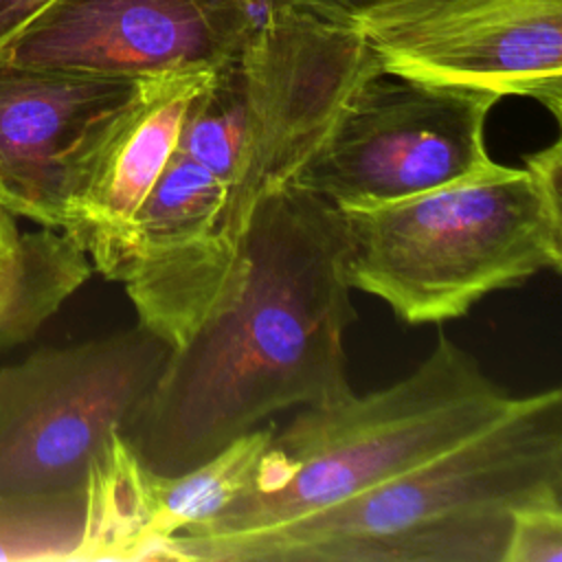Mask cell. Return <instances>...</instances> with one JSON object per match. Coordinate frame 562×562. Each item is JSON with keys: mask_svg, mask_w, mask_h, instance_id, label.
I'll list each match as a JSON object with an SVG mask.
<instances>
[{"mask_svg": "<svg viewBox=\"0 0 562 562\" xmlns=\"http://www.w3.org/2000/svg\"><path fill=\"white\" fill-rule=\"evenodd\" d=\"M562 143L397 202L340 211L353 290L406 325L461 318L483 296L562 268Z\"/></svg>", "mask_w": 562, "mask_h": 562, "instance_id": "4", "label": "cell"}, {"mask_svg": "<svg viewBox=\"0 0 562 562\" xmlns=\"http://www.w3.org/2000/svg\"><path fill=\"white\" fill-rule=\"evenodd\" d=\"M55 0H0V50Z\"/></svg>", "mask_w": 562, "mask_h": 562, "instance_id": "18", "label": "cell"}, {"mask_svg": "<svg viewBox=\"0 0 562 562\" xmlns=\"http://www.w3.org/2000/svg\"><path fill=\"white\" fill-rule=\"evenodd\" d=\"M86 494L0 496V562H75Z\"/></svg>", "mask_w": 562, "mask_h": 562, "instance_id": "15", "label": "cell"}, {"mask_svg": "<svg viewBox=\"0 0 562 562\" xmlns=\"http://www.w3.org/2000/svg\"><path fill=\"white\" fill-rule=\"evenodd\" d=\"M140 79L0 64V206L59 226L70 169Z\"/></svg>", "mask_w": 562, "mask_h": 562, "instance_id": "12", "label": "cell"}, {"mask_svg": "<svg viewBox=\"0 0 562 562\" xmlns=\"http://www.w3.org/2000/svg\"><path fill=\"white\" fill-rule=\"evenodd\" d=\"M92 272L88 255L64 231L20 233L0 252V356L29 342Z\"/></svg>", "mask_w": 562, "mask_h": 562, "instance_id": "14", "label": "cell"}, {"mask_svg": "<svg viewBox=\"0 0 562 562\" xmlns=\"http://www.w3.org/2000/svg\"><path fill=\"white\" fill-rule=\"evenodd\" d=\"M501 97L373 75L349 99L294 184L338 211L413 198L496 165L485 123Z\"/></svg>", "mask_w": 562, "mask_h": 562, "instance_id": "7", "label": "cell"}, {"mask_svg": "<svg viewBox=\"0 0 562 562\" xmlns=\"http://www.w3.org/2000/svg\"><path fill=\"white\" fill-rule=\"evenodd\" d=\"M169 345L143 325L0 364V496L86 494L145 404Z\"/></svg>", "mask_w": 562, "mask_h": 562, "instance_id": "6", "label": "cell"}, {"mask_svg": "<svg viewBox=\"0 0 562 562\" xmlns=\"http://www.w3.org/2000/svg\"><path fill=\"white\" fill-rule=\"evenodd\" d=\"M562 498V391L516 397L481 432L338 505L184 562H501L512 516Z\"/></svg>", "mask_w": 562, "mask_h": 562, "instance_id": "2", "label": "cell"}, {"mask_svg": "<svg viewBox=\"0 0 562 562\" xmlns=\"http://www.w3.org/2000/svg\"><path fill=\"white\" fill-rule=\"evenodd\" d=\"M233 294L167 360L123 439L145 468L180 474L292 406L351 391L356 321L340 211L288 182L252 211Z\"/></svg>", "mask_w": 562, "mask_h": 562, "instance_id": "1", "label": "cell"}, {"mask_svg": "<svg viewBox=\"0 0 562 562\" xmlns=\"http://www.w3.org/2000/svg\"><path fill=\"white\" fill-rule=\"evenodd\" d=\"M516 402L479 360L439 336L406 378L364 395L303 408L274 430L248 494L217 518L167 540V560L338 505L461 443Z\"/></svg>", "mask_w": 562, "mask_h": 562, "instance_id": "3", "label": "cell"}, {"mask_svg": "<svg viewBox=\"0 0 562 562\" xmlns=\"http://www.w3.org/2000/svg\"><path fill=\"white\" fill-rule=\"evenodd\" d=\"M257 0H55L0 64L147 79L213 70L257 20Z\"/></svg>", "mask_w": 562, "mask_h": 562, "instance_id": "9", "label": "cell"}, {"mask_svg": "<svg viewBox=\"0 0 562 562\" xmlns=\"http://www.w3.org/2000/svg\"><path fill=\"white\" fill-rule=\"evenodd\" d=\"M292 7H299L303 11H310L323 20L353 26L373 9L389 0H281Z\"/></svg>", "mask_w": 562, "mask_h": 562, "instance_id": "17", "label": "cell"}, {"mask_svg": "<svg viewBox=\"0 0 562 562\" xmlns=\"http://www.w3.org/2000/svg\"><path fill=\"white\" fill-rule=\"evenodd\" d=\"M501 562H562V498L514 512Z\"/></svg>", "mask_w": 562, "mask_h": 562, "instance_id": "16", "label": "cell"}, {"mask_svg": "<svg viewBox=\"0 0 562 562\" xmlns=\"http://www.w3.org/2000/svg\"><path fill=\"white\" fill-rule=\"evenodd\" d=\"M380 72L358 29L266 0V13L191 101L176 145L224 180L231 239H244L255 206L294 180L353 92Z\"/></svg>", "mask_w": 562, "mask_h": 562, "instance_id": "5", "label": "cell"}, {"mask_svg": "<svg viewBox=\"0 0 562 562\" xmlns=\"http://www.w3.org/2000/svg\"><path fill=\"white\" fill-rule=\"evenodd\" d=\"M226 184L176 154L138 206L116 279L136 323L182 347L237 288L244 244L224 231Z\"/></svg>", "mask_w": 562, "mask_h": 562, "instance_id": "10", "label": "cell"}, {"mask_svg": "<svg viewBox=\"0 0 562 562\" xmlns=\"http://www.w3.org/2000/svg\"><path fill=\"white\" fill-rule=\"evenodd\" d=\"M356 29L384 75L527 97L562 116V0H389Z\"/></svg>", "mask_w": 562, "mask_h": 562, "instance_id": "8", "label": "cell"}, {"mask_svg": "<svg viewBox=\"0 0 562 562\" xmlns=\"http://www.w3.org/2000/svg\"><path fill=\"white\" fill-rule=\"evenodd\" d=\"M209 77L211 70H184L140 79L70 169L57 228L108 281L116 279L132 220L171 160L189 105Z\"/></svg>", "mask_w": 562, "mask_h": 562, "instance_id": "11", "label": "cell"}, {"mask_svg": "<svg viewBox=\"0 0 562 562\" xmlns=\"http://www.w3.org/2000/svg\"><path fill=\"white\" fill-rule=\"evenodd\" d=\"M274 430V422L259 424L180 474H158L145 468L143 560H167V540L173 533L217 518L231 503L248 494Z\"/></svg>", "mask_w": 562, "mask_h": 562, "instance_id": "13", "label": "cell"}]
</instances>
